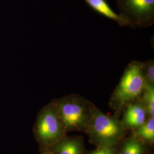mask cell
Wrapping results in <instances>:
<instances>
[{"mask_svg":"<svg viewBox=\"0 0 154 154\" xmlns=\"http://www.w3.org/2000/svg\"><path fill=\"white\" fill-rule=\"evenodd\" d=\"M119 14L131 28H146L154 23V0H116Z\"/></svg>","mask_w":154,"mask_h":154,"instance_id":"277c9868","label":"cell"},{"mask_svg":"<svg viewBox=\"0 0 154 154\" xmlns=\"http://www.w3.org/2000/svg\"><path fill=\"white\" fill-rule=\"evenodd\" d=\"M88 132L93 140L100 146L112 147L122 137L123 126L117 119L105 115L94 106L88 122Z\"/></svg>","mask_w":154,"mask_h":154,"instance_id":"3957f363","label":"cell"},{"mask_svg":"<svg viewBox=\"0 0 154 154\" xmlns=\"http://www.w3.org/2000/svg\"><path fill=\"white\" fill-rule=\"evenodd\" d=\"M149 117L154 116V85L145 83L142 97L140 99Z\"/></svg>","mask_w":154,"mask_h":154,"instance_id":"9c48e42d","label":"cell"},{"mask_svg":"<svg viewBox=\"0 0 154 154\" xmlns=\"http://www.w3.org/2000/svg\"><path fill=\"white\" fill-rule=\"evenodd\" d=\"M143 66V62L135 61L127 65L111 97L110 103L112 107L121 110L139 99L146 83Z\"/></svg>","mask_w":154,"mask_h":154,"instance_id":"6da1fadb","label":"cell"},{"mask_svg":"<svg viewBox=\"0 0 154 154\" xmlns=\"http://www.w3.org/2000/svg\"><path fill=\"white\" fill-rule=\"evenodd\" d=\"M143 73L146 83L154 85V60L143 62Z\"/></svg>","mask_w":154,"mask_h":154,"instance_id":"8fae6325","label":"cell"},{"mask_svg":"<svg viewBox=\"0 0 154 154\" xmlns=\"http://www.w3.org/2000/svg\"><path fill=\"white\" fill-rule=\"evenodd\" d=\"M103 154H116L114 149H112L111 147L105 146H100Z\"/></svg>","mask_w":154,"mask_h":154,"instance_id":"5bb4252c","label":"cell"},{"mask_svg":"<svg viewBox=\"0 0 154 154\" xmlns=\"http://www.w3.org/2000/svg\"><path fill=\"white\" fill-rule=\"evenodd\" d=\"M42 154H53L52 152L49 151H45L44 152H43Z\"/></svg>","mask_w":154,"mask_h":154,"instance_id":"2e32d148","label":"cell"},{"mask_svg":"<svg viewBox=\"0 0 154 154\" xmlns=\"http://www.w3.org/2000/svg\"><path fill=\"white\" fill-rule=\"evenodd\" d=\"M136 135L143 140L152 143L154 140V118L150 117L138 128Z\"/></svg>","mask_w":154,"mask_h":154,"instance_id":"30bf717a","label":"cell"},{"mask_svg":"<svg viewBox=\"0 0 154 154\" xmlns=\"http://www.w3.org/2000/svg\"><path fill=\"white\" fill-rule=\"evenodd\" d=\"M123 120L127 126L139 128L146 122V109L140 100H138L127 105Z\"/></svg>","mask_w":154,"mask_h":154,"instance_id":"8992f818","label":"cell"},{"mask_svg":"<svg viewBox=\"0 0 154 154\" xmlns=\"http://www.w3.org/2000/svg\"><path fill=\"white\" fill-rule=\"evenodd\" d=\"M64 129L82 130L88 128L93 105L77 95L54 100Z\"/></svg>","mask_w":154,"mask_h":154,"instance_id":"7a4b0ae2","label":"cell"},{"mask_svg":"<svg viewBox=\"0 0 154 154\" xmlns=\"http://www.w3.org/2000/svg\"><path fill=\"white\" fill-rule=\"evenodd\" d=\"M90 154H103L100 146H99V147L98 149H96L95 150L92 151Z\"/></svg>","mask_w":154,"mask_h":154,"instance_id":"9a60e30c","label":"cell"},{"mask_svg":"<svg viewBox=\"0 0 154 154\" xmlns=\"http://www.w3.org/2000/svg\"><path fill=\"white\" fill-rule=\"evenodd\" d=\"M144 148L143 144L139 139H137L131 154H143Z\"/></svg>","mask_w":154,"mask_h":154,"instance_id":"4fadbf2b","label":"cell"},{"mask_svg":"<svg viewBox=\"0 0 154 154\" xmlns=\"http://www.w3.org/2000/svg\"><path fill=\"white\" fill-rule=\"evenodd\" d=\"M85 2L94 11L100 14L117 22L120 26H129L126 20L116 13L110 7L106 0H85Z\"/></svg>","mask_w":154,"mask_h":154,"instance_id":"52a82bcc","label":"cell"},{"mask_svg":"<svg viewBox=\"0 0 154 154\" xmlns=\"http://www.w3.org/2000/svg\"><path fill=\"white\" fill-rule=\"evenodd\" d=\"M82 144L77 139L60 140L54 144L53 154H82Z\"/></svg>","mask_w":154,"mask_h":154,"instance_id":"ba28073f","label":"cell"},{"mask_svg":"<svg viewBox=\"0 0 154 154\" xmlns=\"http://www.w3.org/2000/svg\"><path fill=\"white\" fill-rule=\"evenodd\" d=\"M64 130L54 101L39 114L35 127L37 137L45 145H54L61 140Z\"/></svg>","mask_w":154,"mask_h":154,"instance_id":"5b68a950","label":"cell"},{"mask_svg":"<svg viewBox=\"0 0 154 154\" xmlns=\"http://www.w3.org/2000/svg\"><path fill=\"white\" fill-rule=\"evenodd\" d=\"M138 138L133 137L124 143L122 149L121 154H131Z\"/></svg>","mask_w":154,"mask_h":154,"instance_id":"7c38bea8","label":"cell"}]
</instances>
